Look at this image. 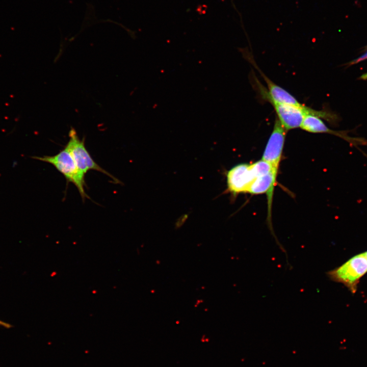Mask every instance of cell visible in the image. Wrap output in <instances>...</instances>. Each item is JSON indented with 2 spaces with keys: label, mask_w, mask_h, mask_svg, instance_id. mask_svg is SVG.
Wrapping results in <instances>:
<instances>
[{
  "label": "cell",
  "mask_w": 367,
  "mask_h": 367,
  "mask_svg": "<svg viewBox=\"0 0 367 367\" xmlns=\"http://www.w3.org/2000/svg\"><path fill=\"white\" fill-rule=\"evenodd\" d=\"M269 102L276 112V118L287 132L300 127L305 116L313 114L315 111L305 105L300 107L273 101Z\"/></svg>",
  "instance_id": "obj_4"
},
{
  "label": "cell",
  "mask_w": 367,
  "mask_h": 367,
  "mask_svg": "<svg viewBox=\"0 0 367 367\" xmlns=\"http://www.w3.org/2000/svg\"><path fill=\"white\" fill-rule=\"evenodd\" d=\"M366 273L367 258L363 253H361L328 271L327 275L332 281L343 284L352 294H355L361 278Z\"/></svg>",
  "instance_id": "obj_1"
},
{
  "label": "cell",
  "mask_w": 367,
  "mask_h": 367,
  "mask_svg": "<svg viewBox=\"0 0 367 367\" xmlns=\"http://www.w3.org/2000/svg\"><path fill=\"white\" fill-rule=\"evenodd\" d=\"M0 326L4 327L6 328H10L12 327V325L11 324L2 320H0Z\"/></svg>",
  "instance_id": "obj_11"
},
{
  "label": "cell",
  "mask_w": 367,
  "mask_h": 367,
  "mask_svg": "<svg viewBox=\"0 0 367 367\" xmlns=\"http://www.w3.org/2000/svg\"><path fill=\"white\" fill-rule=\"evenodd\" d=\"M367 59V51L365 52L364 54H363L362 56H360L359 57L356 58L354 60L351 61L350 63V65H352L357 63H358L361 61H363L364 60H365Z\"/></svg>",
  "instance_id": "obj_10"
},
{
  "label": "cell",
  "mask_w": 367,
  "mask_h": 367,
  "mask_svg": "<svg viewBox=\"0 0 367 367\" xmlns=\"http://www.w3.org/2000/svg\"><path fill=\"white\" fill-rule=\"evenodd\" d=\"M69 141L65 148L69 151L80 171L85 174L90 170H94L106 174L114 182L119 184V180L99 166L93 159L87 150L84 139L81 140L74 128L71 127L69 132Z\"/></svg>",
  "instance_id": "obj_3"
},
{
  "label": "cell",
  "mask_w": 367,
  "mask_h": 367,
  "mask_svg": "<svg viewBox=\"0 0 367 367\" xmlns=\"http://www.w3.org/2000/svg\"><path fill=\"white\" fill-rule=\"evenodd\" d=\"M360 79L365 80H367V72L362 74L360 77Z\"/></svg>",
  "instance_id": "obj_12"
},
{
  "label": "cell",
  "mask_w": 367,
  "mask_h": 367,
  "mask_svg": "<svg viewBox=\"0 0 367 367\" xmlns=\"http://www.w3.org/2000/svg\"><path fill=\"white\" fill-rule=\"evenodd\" d=\"M303 130L312 133H326L339 137L359 149L358 146L367 145V140L361 138H354L347 135L346 131L334 130L328 127L321 119L316 116L307 114L300 127Z\"/></svg>",
  "instance_id": "obj_8"
},
{
  "label": "cell",
  "mask_w": 367,
  "mask_h": 367,
  "mask_svg": "<svg viewBox=\"0 0 367 367\" xmlns=\"http://www.w3.org/2000/svg\"><path fill=\"white\" fill-rule=\"evenodd\" d=\"M286 132L276 118L261 159L277 171L281 160Z\"/></svg>",
  "instance_id": "obj_5"
},
{
  "label": "cell",
  "mask_w": 367,
  "mask_h": 367,
  "mask_svg": "<svg viewBox=\"0 0 367 367\" xmlns=\"http://www.w3.org/2000/svg\"><path fill=\"white\" fill-rule=\"evenodd\" d=\"M278 172L273 170L270 173L255 178L248 190L247 193L256 195L266 193L268 197V220L270 226L271 222V205L273 192L276 184Z\"/></svg>",
  "instance_id": "obj_9"
},
{
  "label": "cell",
  "mask_w": 367,
  "mask_h": 367,
  "mask_svg": "<svg viewBox=\"0 0 367 367\" xmlns=\"http://www.w3.org/2000/svg\"><path fill=\"white\" fill-rule=\"evenodd\" d=\"M245 56L249 62L258 71L264 80L267 86V90H264L260 87V94L263 98L267 101H273L276 102L290 104L302 107L304 104L301 103L294 96L286 90L278 86L268 77L256 65L250 53L245 54Z\"/></svg>",
  "instance_id": "obj_6"
},
{
  "label": "cell",
  "mask_w": 367,
  "mask_h": 367,
  "mask_svg": "<svg viewBox=\"0 0 367 367\" xmlns=\"http://www.w3.org/2000/svg\"><path fill=\"white\" fill-rule=\"evenodd\" d=\"M254 179L250 164H238L227 172V191L233 196L247 193L250 185Z\"/></svg>",
  "instance_id": "obj_7"
},
{
  "label": "cell",
  "mask_w": 367,
  "mask_h": 367,
  "mask_svg": "<svg viewBox=\"0 0 367 367\" xmlns=\"http://www.w3.org/2000/svg\"><path fill=\"white\" fill-rule=\"evenodd\" d=\"M31 158L53 165L64 175L67 181L73 183L76 186L83 200L86 198H90L84 189L86 186L85 174L78 169L67 149L64 148L58 153L53 156H33Z\"/></svg>",
  "instance_id": "obj_2"
},
{
  "label": "cell",
  "mask_w": 367,
  "mask_h": 367,
  "mask_svg": "<svg viewBox=\"0 0 367 367\" xmlns=\"http://www.w3.org/2000/svg\"><path fill=\"white\" fill-rule=\"evenodd\" d=\"M363 253L364 254L365 256L367 258V251H366L365 252H363Z\"/></svg>",
  "instance_id": "obj_13"
}]
</instances>
